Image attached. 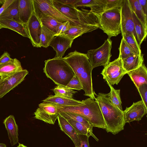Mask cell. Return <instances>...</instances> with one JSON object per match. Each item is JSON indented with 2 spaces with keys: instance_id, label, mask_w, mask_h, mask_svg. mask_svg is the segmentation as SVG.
Wrapping results in <instances>:
<instances>
[{
  "instance_id": "cell-49",
  "label": "cell",
  "mask_w": 147,
  "mask_h": 147,
  "mask_svg": "<svg viewBox=\"0 0 147 147\" xmlns=\"http://www.w3.org/2000/svg\"><path fill=\"white\" fill-rule=\"evenodd\" d=\"M0 147H6V146L5 144L0 143Z\"/></svg>"
},
{
  "instance_id": "cell-18",
  "label": "cell",
  "mask_w": 147,
  "mask_h": 147,
  "mask_svg": "<svg viewBox=\"0 0 147 147\" xmlns=\"http://www.w3.org/2000/svg\"><path fill=\"white\" fill-rule=\"evenodd\" d=\"M5 28L12 30L23 37L30 38L26 24L12 19L0 20V29Z\"/></svg>"
},
{
  "instance_id": "cell-37",
  "label": "cell",
  "mask_w": 147,
  "mask_h": 147,
  "mask_svg": "<svg viewBox=\"0 0 147 147\" xmlns=\"http://www.w3.org/2000/svg\"><path fill=\"white\" fill-rule=\"evenodd\" d=\"M104 3L103 12L108 10L121 8L123 0H102Z\"/></svg>"
},
{
  "instance_id": "cell-13",
  "label": "cell",
  "mask_w": 147,
  "mask_h": 147,
  "mask_svg": "<svg viewBox=\"0 0 147 147\" xmlns=\"http://www.w3.org/2000/svg\"><path fill=\"white\" fill-rule=\"evenodd\" d=\"M28 74L27 70L23 69L5 78L0 86V98L21 83Z\"/></svg>"
},
{
  "instance_id": "cell-9",
  "label": "cell",
  "mask_w": 147,
  "mask_h": 147,
  "mask_svg": "<svg viewBox=\"0 0 147 147\" xmlns=\"http://www.w3.org/2000/svg\"><path fill=\"white\" fill-rule=\"evenodd\" d=\"M34 117L50 124H54L59 115L57 105L43 102L34 112Z\"/></svg>"
},
{
  "instance_id": "cell-3",
  "label": "cell",
  "mask_w": 147,
  "mask_h": 147,
  "mask_svg": "<svg viewBox=\"0 0 147 147\" xmlns=\"http://www.w3.org/2000/svg\"><path fill=\"white\" fill-rule=\"evenodd\" d=\"M82 101L81 104L76 106L57 105L59 112H70L79 115L86 118L93 127L105 129V121L96 100L90 97Z\"/></svg>"
},
{
  "instance_id": "cell-28",
  "label": "cell",
  "mask_w": 147,
  "mask_h": 147,
  "mask_svg": "<svg viewBox=\"0 0 147 147\" xmlns=\"http://www.w3.org/2000/svg\"><path fill=\"white\" fill-rule=\"evenodd\" d=\"M133 12V15L134 23V29L136 33L137 40L140 46L144 41L146 39L147 30H146L141 22Z\"/></svg>"
},
{
  "instance_id": "cell-41",
  "label": "cell",
  "mask_w": 147,
  "mask_h": 147,
  "mask_svg": "<svg viewBox=\"0 0 147 147\" xmlns=\"http://www.w3.org/2000/svg\"><path fill=\"white\" fill-rule=\"evenodd\" d=\"M71 25L70 22L68 21L61 24L57 28L56 35L63 34L69 28Z\"/></svg>"
},
{
  "instance_id": "cell-44",
  "label": "cell",
  "mask_w": 147,
  "mask_h": 147,
  "mask_svg": "<svg viewBox=\"0 0 147 147\" xmlns=\"http://www.w3.org/2000/svg\"><path fill=\"white\" fill-rule=\"evenodd\" d=\"M61 3L71 7H75V5L78 0H58Z\"/></svg>"
},
{
  "instance_id": "cell-8",
  "label": "cell",
  "mask_w": 147,
  "mask_h": 147,
  "mask_svg": "<svg viewBox=\"0 0 147 147\" xmlns=\"http://www.w3.org/2000/svg\"><path fill=\"white\" fill-rule=\"evenodd\" d=\"M101 74L107 83L117 85L127 72L124 69L122 59L119 53L118 58L104 67Z\"/></svg>"
},
{
  "instance_id": "cell-47",
  "label": "cell",
  "mask_w": 147,
  "mask_h": 147,
  "mask_svg": "<svg viewBox=\"0 0 147 147\" xmlns=\"http://www.w3.org/2000/svg\"><path fill=\"white\" fill-rule=\"evenodd\" d=\"M17 147H27L23 144H21L19 143Z\"/></svg>"
},
{
  "instance_id": "cell-39",
  "label": "cell",
  "mask_w": 147,
  "mask_h": 147,
  "mask_svg": "<svg viewBox=\"0 0 147 147\" xmlns=\"http://www.w3.org/2000/svg\"><path fill=\"white\" fill-rule=\"evenodd\" d=\"M138 91L142 99L147 107V84H143L140 86Z\"/></svg>"
},
{
  "instance_id": "cell-33",
  "label": "cell",
  "mask_w": 147,
  "mask_h": 147,
  "mask_svg": "<svg viewBox=\"0 0 147 147\" xmlns=\"http://www.w3.org/2000/svg\"><path fill=\"white\" fill-rule=\"evenodd\" d=\"M56 35L55 34L45 26H42L40 44V47H41L45 48L48 47L54 37Z\"/></svg>"
},
{
  "instance_id": "cell-35",
  "label": "cell",
  "mask_w": 147,
  "mask_h": 147,
  "mask_svg": "<svg viewBox=\"0 0 147 147\" xmlns=\"http://www.w3.org/2000/svg\"><path fill=\"white\" fill-rule=\"evenodd\" d=\"M110 88V91L107 95L113 104L120 110L123 111L120 96V90L115 89L112 86L107 83Z\"/></svg>"
},
{
  "instance_id": "cell-31",
  "label": "cell",
  "mask_w": 147,
  "mask_h": 147,
  "mask_svg": "<svg viewBox=\"0 0 147 147\" xmlns=\"http://www.w3.org/2000/svg\"><path fill=\"white\" fill-rule=\"evenodd\" d=\"M66 119L74 127L78 134L85 135L89 137L91 136L97 141H98V139L93 134V132L90 131L83 124L73 120Z\"/></svg>"
},
{
  "instance_id": "cell-23",
  "label": "cell",
  "mask_w": 147,
  "mask_h": 147,
  "mask_svg": "<svg viewBox=\"0 0 147 147\" xmlns=\"http://www.w3.org/2000/svg\"><path fill=\"white\" fill-rule=\"evenodd\" d=\"M144 55L135 53L134 55L122 59L123 67L127 72L137 69L144 63Z\"/></svg>"
},
{
  "instance_id": "cell-30",
  "label": "cell",
  "mask_w": 147,
  "mask_h": 147,
  "mask_svg": "<svg viewBox=\"0 0 147 147\" xmlns=\"http://www.w3.org/2000/svg\"><path fill=\"white\" fill-rule=\"evenodd\" d=\"M40 20L42 26H45L56 35L57 28L61 24L64 23L48 16L43 17Z\"/></svg>"
},
{
  "instance_id": "cell-34",
  "label": "cell",
  "mask_w": 147,
  "mask_h": 147,
  "mask_svg": "<svg viewBox=\"0 0 147 147\" xmlns=\"http://www.w3.org/2000/svg\"><path fill=\"white\" fill-rule=\"evenodd\" d=\"M52 90L55 95L71 99H73L74 94L77 92L67 86L61 85H57Z\"/></svg>"
},
{
  "instance_id": "cell-38",
  "label": "cell",
  "mask_w": 147,
  "mask_h": 147,
  "mask_svg": "<svg viewBox=\"0 0 147 147\" xmlns=\"http://www.w3.org/2000/svg\"><path fill=\"white\" fill-rule=\"evenodd\" d=\"M72 90H80L83 89L82 86L77 76L75 75L66 86Z\"/></svg>"
},
{
  "instance_id": "cell-6",
  "label": "cell",
  "mask_w": 147,
  "mask_h": 147,
  "mask_svg": "<svg viewBox=\"0 0 147 147\" xmlns=\"http://www.w3.org/2000/svg\"><path fill=\"white\" fill-rule=\"evenodd\" d=\"M32 2L33 11L39 20L43 17L48 16L64 22L69 21L71 25H82L89 24L80 23L69 19L54 7L51 0H32Z\"/></svg>"
},
{
  "instance_id": "cell-22",
  "label": "cell",
  "mask_w": 147,
  "mask_h": 147,
  "mask_svg": "<svg viewBox=\"0 0 147 147\" xmlns=\"http://www.w3.org/2000/svg\"><path fill=\"white\" fill-rule=\"evenodd\" d=\"M57 119L60 129L70 138L74 143L75 147H77L79 141L78 134L74 127L66 119L60 114Z\"/></svg>"
},
{
  "instance_id": "cell-24",
  "label": "cell",
  "mask_w": 147,
  "mask_h": 147,
  "mask_svg": "<svg viewBox=\"0 0 147 147\" xmlns=\"http://www.w3.org/2000/svg\"><path fill=\"white\" fill-rule=\"evenodd\" d=\"M103 6L102 0H78L74 7H89L91 12L98 16L103 12Z\"/></svg>"
},
{
  "instance_id": "cell-42",
  "label": "cell",
  "mask_w": 147,
  "mask_h": 147,
  "mask_svg": "<svg viewBox=\"0 0 147 147\" xmlns=\"http://www.w3.org/2000/svg\"><path fill=\"white\" fill-rule=\"evenodd\" d=\"M12 59L7 52H5L0 57V64H4L10 61Z\"/></svg>"
},
{
  "instance_id": "cell-40",
  "label": "cell",
  "mask_w": 147,
  "mask_h": 147,
  "mask_svg": "<svg viewBox=\"0 0 147 147\" xmlns=\"http://www.w3.org/2000/svg\"><path fill=\"white\" fill-rule=\"evenodd\" d=\"M79 142L76 147H90L89 143V137L85 135L78 134Z\"/></svg>"
},
{
  "instance_id": "cell-36",
  "label": "cell",
  "mask_w": 147,
  "mask_h": 147,
  "mask_svg": "<svg viewBox=\"0 0 147 147\" xmlns=\"http://www.w3.org/2000/svg\"><path fill=\"white\" fill-rule=\"evenodd\" d=\"M119 53L120 54L122 59L132 56L134 53L127 44L125 40L122 38L119 47Z\"/></svg>"
},
{
  "instance_id": "cell-14",
  "label": "cell",
  "mask_w": 147,
  "mask_h": 147,
  "mask_svg": "<svg viewBox=\"0 0 147 147\" xmlns=\"http://www.w3.org/2000/svg\"><path fill=\"white\" fill-rule=\"evenodd\" d=\"M99 28V22L84 24L82 25H71L69 28L61 35L74 40L83 34L91 32Z\"/></svg>"
},
{
  "instance_id": "cell-16",
  "label": "cell",
  "mask_w": 147,
  "mask_h": 147,
  "mask_svg": "<svg viewBox=\"0 0 147 147\" xmlns=\"http://www.w3.org/2000/svg\"><path fill=\"white\" fill-rule=\"evenodd\" d=\"M54 7L61 14L69 19L81 24L88 23L95 21L82 22L80 20L77 8L64 4L58 0H51Z\"/></svg>"
},
{
  "instance_id": "cell-48",
  "label": "cell",
  "mask_w": 147,
  "mask_h": 147,
  "mask_svg": "<svg viewBox=\"0 0 147 147\" xmlns=\"http://www.w3.org/2000/svg\"><path fill=\"white\" fill-rule=\"evenodd\" d=\"M5 0H0V5H3Z\"/></svg>"
},
{
  "instance_id": "cell-11",
  "label": "cell",
  "mask_w": 147,
  "mask_h": 147,
  "mask_svg": "<svg viewBox=\"0 0 147 147\" xmlns=\"http://www.w3.org/2000/svg\"><path fill=\"white\" fill-rule=\"evenodd\" d=\"M26 26L33 46L34 47H40V44L42 25L34 11Z\"/></svg>"
},
{
  "instance_id": "cell-21",
  "label": "cell",
  "mask_w": 147,
  "mask_h": 147,
  "mask_svg": "<svg viewBox=\"0 0 147 147\" xmlns=\"http://www.w3.org/2000/svg\"><path fill=\"white\" fill-rule=\"evenodd\" d=\"M33 12L32 0H19V18L20 22L26 24Z\"/></svg>"
},
{
  "instance_id": "cell-5",
  "label": "cell",
  "mask_w": 147,
  "mask_h": 147,
  "mask_svg": "<svg viewBox=\"0 0 147 147\" xmlns=\"http://www.w3.org/2000/svg\"><path fill=\"white\" fill-rule=\"evenodd\" d=\"M99 28L111 38L121 33V8L110 9L96 16Z\"/></svg>"
},
{
  "instance_id": "cell-27",
  "label": "cell",
  "mask_w": 147,
  "mask_h": 147,
  "mask_svg": "<svg viewBox=\"0 0 147 147\" xmlns=\"http://www.w3.org/2000/svg\"><path fill=\"white\" fill-rule=\"evenodd\" d=\"M132 11L142 24L145 29L147 30V16L142 8L138 0H128Z\"/></svg>"
},
{
  "instance_id": "cell-7",
  "label": "cell",
  "mask_w": 147,
  "mask_h": 147,
  "mask_svg": "<svg viewBox=\"0 0 147 147\" xmlns=\"http://www.w3.org/2000/svg\"><path fill=\"white\" fill-rule=\"evenodd\" d=\"M112 45V41L108 38L100 47L87 51V55L93 69L101 66L104 67L109 63Z\"/></svg>"
},
{
  "instance_id": "cell-46",
  "label": "cell",
  "mask_w": 147,
  "mask_h": 147,
  "mask_svg": "<svg viewBox=\"0 0 147 147\" xmlns=\"http://www.w3.org/2000/svg\"><path fill=\"white\" fill-rule=\"evenodd\" d=\"M5 79V78H1V79L0 80V86L2 85V83L3 82Z\"/></svg>"
},
{
  "instance_id": "cell-1",
  "label": "cell",
  "mask_w": 147,
  "mask_h": 147,
  "mask_svg": "<svg viewBox=\"0 0 147 147\" xmlns=\"http://www.w3.org/2000/svg\"><path fill=\"white\" fill-rule=\"evenodd\" d=\"M63 58L79 80L85 92L84 95L95 100L96 94L93 89L92 76L93 68L86 54L75 51Z\"/></svg>"
},
{
  "instance_id": "cell-26",
  "label": "cell",
  "mask_w": 147,
  "mask_h": 147,
  "mask_svg": "<svg viewBox=\"0 0 147 147\" xmlns=\"http://www.w3.org/2000/svg\"><path fill=\"white\" fill-rule=\"evenodd\" d=\"M61 106H69L78 105L82 103V101L73 99L67 98L56 95H49L42 101Z\"/></svg>"
},
{
  "instance_id": "cell-2",
  "label": "cell",
  "mask_w": 147,
  "mask_h": 147,
  "mask_svg": "<svg viewBox=\"0 0 147 147\" xmlns=\"http://www.w3.org/2000/svg\"><path fill=\"white\" fill-rule=\"evenodd\" d=\"M95 100L98 103L105 121V130L115 135L124 129L125 125L123 111L119 109L112 102L107 94H96Z\"/></svg>"
},
{
  "instance_id": "cell-32",
  "label": "cell",
  "mask_w": 147,
  "mask_h": 147,
  "mask_svg": "<svg viewBox=\"0 0 147 147\" xmlns=\"http://www.w3.org/2000/svg\"><path fill=\"white\" fill-rule=\"evenodd\" d=\"M122 36L127 44L134 53L138 55L142 54L140 46L133 33L125 34Z\"/></svg>"
},
{
  "instance_id": "cell-20",
  "label": "cell",
  "mask_w": 147,
  "mask_h": 147,
  "mask_svg": "<svg viewBox=\"0 0 147 147\" xmlns=\"http://www.w3.org/2000/svg\"><path fill=\"white\" fill-rule=\"evenodd\" d=\"M20 62L16 58L10 61L0 64V77L5 78L23 70Z\"/></svg>"
},
{
  "instance_id": "cell-12",
  "label": "cell",
  "mask_w": 147,
  "mask_h": 147,
  "mask_svg": "<svg viewBox=\"0 0 147 147\" xmlns=\"http://www.w3.org/2000/svg\"><path fill=\"white\" fill-rule=\"evenodd\" d=\"M125 123L139 121L147 113V108L142 100L134 102L130 107L123 111Z\"/></svg>"
},
{
  "instance_id": "cell-19",
  "label": "cell",
  "mask_w": 147,
  "mask_h": 147,
  "mask_svg": "<svg viewBox=\"0 0 147 147\" xmlns=\"http://www.w3.org/2000/svg\"><path fill=\"white\" fill-rule=\"evenodd\" d=\"M137 89L141 85L147 84V69L143 63L138 68L127 73Z\"/></svg>"
},
{
  "instance_id": "cell-45",
  "label": "cell",
  "mask_w": 147,
  "mask_h": 147,
  "mask_svg": "<svg viewBox=\"0 0 147 147\" xmlns=\"http://www.w3.org/2000/svg\"><path fill=\"white\" fill-rule=\"evenodd\" d=\"M13 0H5L4 3L0 8V15L3 12L4 10L8 6Z\"/></svg>"
},
{
  "instance_id": "cell-50",
  "label": "cell",
  "mask_w": 147,
  "mask_h": 147,
  "mask_svg": "<svg viewBox=\"0 0 147 147\" xmlns=\"http://www.w3.org/2000/svg\"><path fill=\"white\" fill-rule=\"evenodd\" d=\"M1 77H0V80L1 79Z\"/></svg>"
},
{
  "instance_id": "cell-4",
  "label": "cell",
  "mask_w": 147,
  "mask_h": 147,
  "mask_svg": "<svg viewBox=\"0 0 147 147\" xmlns=\"http://www.w3.org/2000/svg\"><path fill=\"white\" fill-rule=\"evenodd\" d=\"M44 72L57 85L66 86L75 75L73 69L63 58L45 61Z\"/></svg>"
},
{
  "instance_id": "cell-17",
  "label": "cell",
  "mask_w": 147,
  "mask_h": 147,
  "mask_svg": "<svg viewBox=\"0 0 147 147\" xmlns=\"http://www.w3.org/2000/svg\"><path fill=\"white\" fill-rule=\"evenodd\" d=\"M3 123L8 133L10 143L13 146L18 143V128L14 116L10 115L4 120Z\"/></svg>"
},
{
  "instance_id": "cell-29",
  "label": "cell",
  "mask_w": 147,
  "mask_h": 147,
  "mask_svg": "<svg viewBox=\"0 0 147 147\" xmlns=\"http://www.w3.org/2000/svg\"><path fill=\"white\" fill-rule=\"evenodd\" d=\"M59 114L66 119L73 120L84 125L90 131L92 132L93 126L84 117L79 115L70 112H60Z\"/></svg>"
},
{
  "instance_id": "cell-10",
  "label": "cell",
  "mask_w": 147,
  "mask_h": 147,
  "mask_svg": "<svg viewBox=\"0 0 147 147\" xmlns=\"http://www.w3.org/2000/svg\"><path fill=\"white\" fill-rule=\"evenodd\" d=\"M121 25L122 36L125 34L133 33L137 40L133 12L128 0H123L121 7Z\"/></svg>"
},
{
  "instance_id": "cell-15",
  "label": "cell",
  "mask_w": 147,
  "mask_h": 147,
  "mask_svg": "<svg viewBox=\"0 0 147 147\" xmlns=\"http://www.w3.org/2000/svg\"><path fill=\"white\" fill-rule=\"evenodd\" d=\"M73 41L72 39L62 35L55 36L49 45L52 47L56 52L54 58H62L66 51L71 47Z\"/></svg>"
},
{
  "instance_id": "cell-43",
  "label": "cell",
  "mask_w": 147,
  "mask_h": 147,
  "mask_svg": "<svg viewBox=\"0 0 147 147\" xmlns=\"http://www.w3.org/2000/svg\"><path fill=\"white\" fill-rule=\"evenodd\" d=\"M145 15L147 16V0H138Z\"/></svg>"
},
{
  "instance_id": "cell-25",
  "label": "cell",
  "mask_w": 147,
  "mask_h": 147,
  "mask_svg": "<svg viewBox=\"0 0 147 147\" xmlns=\"http://www.w3.org/2000/svg\"><path fill=\"white\" fill-rule=\"evenodd\" d=\"M19 0H13V1L4 10L0 15V20L12 19L20 22L18 15Z\"/></svg>"
}]
</instances>
